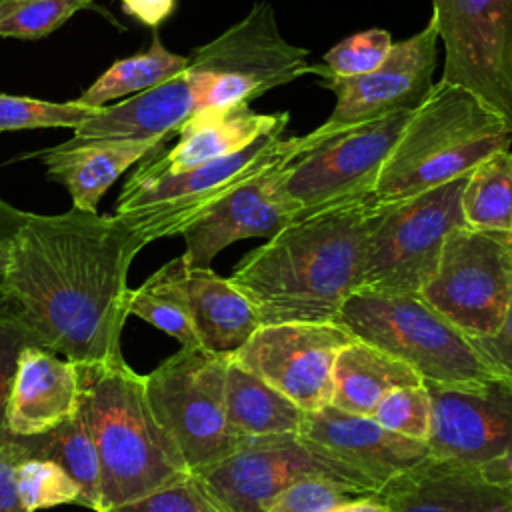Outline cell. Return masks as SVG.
<instances>
[{"mask_svg":"<svg viewBox=\"0 0 512 512\" xmlns=\"http://www.w3.org/2000/svg\"><path fill=\"white\" fill-rule=\"evenodd\" d=\"M140 250L114 214L26 212L0 290L40 346L80 366L118 362L128 270Z\"/></svg>","mask_w":512,"mask_h":512,"instance_id":"cell-1","label":"cell"},{"mask_svg":"<svg viewBox=\"0 0 512 512\" xmlns=\"http://www.w3.org/2000/svg\"><path fill=\"white\" fill-rule=\"evenodd\" d=\"M376 198H358L296 216L234 268L230 282L252 302L260 324L336 322L358 292Z\"/></svg>","mask_w":512,"mask_h":512,"instance_id":"cell-2","label":"cell"},{"mask_svg":"<svg viewBox=\"0 0 512 512\" xmlns=\"http://www.w3.org/2000/svg\"><path fill=\"white\" fill-rule=\"evenodd\" d=\"M80 406L102 466L100 510L142 498L192 472L154 416L144 374L126 360L80 366Z\"/></svg>","mask_w":512,"mask_h":512,"instance_id":"cell-3","label":"cell"},{"mask_svg":"<svg viewBox=\"0 0 512 512\" xmlns=\"http://www.w3.org/2000/svg\"><path fill=\"white\" fill-rule=\"evenodd\" d=\"M504 122L466 90L434 82L390 150L372 196L392 202L470 174L488 156L510 150Z\"/></svg>","mask_w":512,"mask_h":512,"instance_id":"cell-4","label":"cell"},{"mask_svg":"<svg viewBox=\"0 0 512 512\" xmlns=\"http://www.w3.org/2000/svg\"><path fill=\"white\" fill-rule=\"evenodd\" d=\"M304 146L302 136L266 134L248 148L182 172H162L144 160L126 180L114 216L148 246L154 240L182 236L204 212L242 182L284 166Z\"/></svg>","mask_w":512,"mask_h":512,"instance_id":"cell-5","label":"cell"},{"mask_svg":"<svg viewBox=\"0 0 512 512\" xmlns=\"http://www.w3.org/2000/svg\"><path fill=\"white\" fill-rule=\"evenodd\" d=\"M336 324L408 364L422 382L460 388L496 378L470 338L420 296L356 292L342 304Z\"/></svg>","mask_w":512,"mask_h":512,"instance_id":"cell-6","label":"cell"},{"mask_svg":"<svg viewBox=\"0 0 512 512\" xmlns=\"http://www.w3.org/2000/svg\"><path fill=\"white\" fill-rule=\"evenodd\" d=\"M466 176L408 198L380 202L368 224L358 292L418 296L432 276L444 240L460 226Z\"/></svg>","mask_w":512,"mask_h":512,"instance_id":"cell-7","label":"cell"},{"mask_svg":"<svg viewBox=\"0 0 512 512\" xmlns=\"http://www.w3.org/2000/svg\"><path fill=\"white\" fill-rule=\"evenodd\" d=\"M308 56L306 48L280 34L272 6L266 0L256 2L242 20L188 56L194 112L250 104L310 74Z\"/></svg>","mask_w":512,"mask_h":512,"instance_id":"cell-8","label":"cell"},{"mask_svg":"<svg viewBox=\"0 0 512 512\" xmlns=\"http://www.w3.org/2000/svg\"><path fill=\"white\" fill-rule=\"evenodd\" d=\"M228 358L202 346H180L144 374L150 408L192 474L222 462L250 440L236 436L228 424Z\"/></svg>","mask_w":512,"mask_h":512,"instance_id":"cell-9","label":"cell"},{"mask_svg":"<svg viewBox=\"0 0 512 512\" xmlns=\"http://www.w3.org/2000/svg\"><path fill=\"white\" fill-rule=\"evenodd\" d=\"M412 112L348 126L336 132L302 136V150L276 170V184L296 214L368 198L380 170Z\"/></svg>","mask_w":512,"mask_h":512,"instance_id":"cell-10","label":"cell"},{"mask_svg":"<svg viewBox=\"0 0 512 512\" xmlns=\"http://www.w3.org/2000/svg\"><path fill=\"white\" fill-rule=\"evenodd\" d=\"M418 296L464 336H492L512 304V232L452 230Z\"/></svg>","mask_w":512,"mask_h":512,"instance_id":"cell-11","label":"cell"},{"mask_svg":"<svg viewBox=\"0 0 512 512\" xmlns=\"http://www.w3.org/2000/svg\"><path fill=\"white\" fill-rule=\"evenodd\" d=\"M440 80L472 94L512 134V0H432Z\"/></svg>","mask_w":512,"mask_h":512,"instance_id":"cell-12","label":"cell"},{"mask_svg":"<svg viewBox=\"0 0 512 512\" xmlns=\"http://www.w3.org/2000/svg\"><path fill=\"white\" fill-rule=\"evenodd\" d=\"M422 384L432 400L430 456L512 488V386L502 378L460 388Z\"/></svg>","mask_w":512,"mask_h":512,"instance_id":"cell-13","label":"cell"},{"mask_svg":"<svg viewBox=\"0 0 512 512\" xmlns=\"http://www.w3.org/2000/svg\"><path fill=\"white\" fill-rule=\"evenodd\" d=\"M194 476L226 512H266L284 488L316 476L376 492L360 474L296 432L250 438L238 452Z\"/></svg>","mask_w":512,"mask_h":512,"instance_id":"cell-14","label":"cell"},{"mask_svg":"<svg viewBox=\"0 0 512 512\" xmlns=\"http://www.w3.org/2000/svg\"><path fill=\"white\" fill-rule=\"evenodd\" d=\"M352 340L336 322L268 324L230 358L300 410L314 412L330 404L336 356Z\"/></svg>","mask_w":512,"mask_h":512,"instance_id":"cell-15","label":"cell"},{"mask_svg":"<svg viewBox=\"0 0 512 512\" xmlns=\"http://www.w3.org/2000/svg\"><path fill=\"white\" fill-rule=\"evenodd\" d=\"M438 62V34L432 20L410 38L392 44L380 66L360 76H334L322 64H312L310 74L334 92L336 104L328 118L314 128L318 134L358 126L386 114L416 110L434 86Z\"/></svg>","mask_w":512,"mask_h":512,"instance_id":"cell-16","label":"cell"},{"mask_svg":"<svg viewBox=\"0 0 512 512\" xmlns=\"http://www.w3.org/2000/svg\"><path fill=\"white\" fill-rule=\"evenodd\" d=\"M296 434L360 474L376 492L430 458L426 440L400 436L374 418L350 414L332 404L306 412Z\"/></svg>","mask_w":512,"mask_h":512,"instance_id":"cell-17","label":"cell"},{"mask_svg":"<svg viewBox=\"0 0 512 512\" xmlns=\"http://www.w3.org/2000/svg\"><path fill=\"white\" fill-rule=\"evenodd\" d=\"M276 170L242 182L182 232L188 268H210L216 254L232 242L268 240L298 216L276 184Z\"/></svg>","mask_w":512,"mask_h":512,"instance_id":"cell-18","label":"cell"},{"mask_svg":"<svg viewBox=\"0 0 512 512\" xmlns=\"http://www.w3.org/2000/svg\"><path fill=\"white\" fill-rule=\"evenodd\" d=\"M80 410L78 364L40 346L22 350L6 406V432L12 438L42 436Z\"/></svg>","mask_w":512,"mask_h":512,"instance_id":"cell-19","label":"cell"},{"mask_svg":"<svg viewBox=\"0 0 512 512\" xmlns=\"http://www.w3.org/2000/svg\"><path fill=\"white\" fill-rule=\"evenodd\" d=\"M388 512H508L512 488L496 486L456 464L428 458L386 484Z\"/></svg>","mask_w":512,"mask_h":512,"instance_id":"cell-20","label":"cell"},{"mask_svg":"<svg viewBox=\"0 0 512 512\" xmlns=\"http://www.w3.org/2000/svg\"><path fill=\"white\" fill-rule=\"evenodd\" d=\"M288 118V112H254L250 104L200 110L178 128V142L170 150H162L144 162L162 172L190 170L236 154L266 134L282 132Z\"/></svg>","mask_w":512,"mask_h":512,"instance_id":"cell-21","label":"cell"},{"mask_svg":"<svg viewBox=\"0 0 512 512\" xmlns=\"http://www.w3.org/2000/svg\"><path fill=\"white\" fill-rule=\"evenodd\" d=\"M164 146L162 140H68L24 158L40 156L48 178L68 190L74 208L98 212L108 188L130 166L166 150Z\"/></svg>","mask_w":512,"mask_h":512,"instance_id":"cell-22","label":"cell"},{"mask_svg":"<svg viewBox=\"0 0 512 512\" xmlns=\"http://www.w3.org/2000/svg\"><path fill=\"white\" fill-rule=\"evenodd\" d=\"M196 100L188 72L132 98L100 106L74 128L72 142L86 140H162L168 142L194 114Z\"/></svg>","mask_w":512,"mask_h":512,"instance_id":"cell-23","label":"cell"},{"mask_svg":"<svg viewBox=\"0 0 512 512\" xmlns=\"http://www.w3.org/2000/svg\"><path fill=\"white\" fill-rule=\"evenodd\" d=\"M188 308L198 344L232 356L262 326L252 302L212 268H188Z\"/></svg>","mask_w":512,"mask_h":512,"instance_id":"cell-24","label":"cell"},{"mask_svg":"<svg viewBox=\"0 0 512 512\" xmlns=\"http://www.w3.org/2000/svg\"><path fill=\"white\" fill-rule=\"evenodd\" d=\"M412 384H422V378L408 364L354 338L336 356L330 404L372 418L386 394Z\"/></svg>","mask_w":512,"mask_h":512,"instance_id":"cell-25","label":"cell"},{"mask_svg":"<svg viewBox=\"0 0 512 512\" xmlns=\"http://www.w3.org/2000/svg\"><path fill=\"white\" fill-rule=\"evenodd\" d=\"M224 398L228 424L240 438L298 432L306 414L284 394L236 364L232 358H228L226 366Z\"/></svg>","mask_w":512,"mask_h":512,"instance_id":"cell-26","label":"cell"},{"mask_svg":"<svg viewBox=\"0 0 512 512\" xmlns=\"http://www.w3.org/2000/svg\"><path fill=\"white\" fill-rule=\"evenodd\" d=\"M14 440H18L26 456L52 460L62 466L80 488V504L94 512L100 510L102 466L82 406L58 428L42 436Z\"/></svg>","mask_w":512,"mask_h":512,"instance_id":"cell-27","label":"cell"},{"mask_svg":"<svg viewBox=\"0 0 512 512\" xmlns=\"http://www.w3.org/2000/svg\"><path fill=\"white\" fill-rule=\"evenodd\" d=\"M186 278L188 266L182 256L166 262L138 288L128 292V316L142 318L176 338L180 346H200L192 328Z\"/></svg>","mask_w":512,"mask_h":512,"instance_id":"cell-28","label":"cell"},{"mask_svg":"<svg viewBox=\"0 0 512 512\" xmlns=\"http://www.w3.org/2000/svg\"><path fill=\"white\" fill-rule=\"evenodd\" d=\"M188 56L170 52L158 34H154L152 44L146 52L116 60L106 68L78 98L76 102L90 108L106 106V102L150 90L166 80L182 74L188 68Z\"/></svg>","mask_w":512,"mask_h":512,"instance_id":"cell-29","label":"cell"},{"mask_svg":"<svg viewBox=\"0 0 512 512\" xmlns=\"http://www.w3.org/2000/svg\"><path fill=\"white\" fill-rule=\"evenodd\" d=\"M466 226L512 232V152L500 150L482 160L462 192Z\"/></svg>","mask_w":512,"mask_h":512,"instance_id":"cell-30","label":"cell"},{"mask_svg":"<svg viewBox=\"0 0 512 512\" xmlns=\"http://www.w3.org/2000/svg\"><path fill=\"white\" fill-rule=\"evenodd\" d=\"M80 10H100L94 0H2L0 36L38 40L58 30Z\"/></svg>","mask_w":512,"mask_h":512,"instance_id":"cell-31","label":"cell"},{"mask_svg":"<svg viewBox=\"0 0 512 512\" xmlns=\"http://www.w3.org/2000/svg\"><path fill=\"white\" fill-rule=\"evenodd\" d=\"M98 108L82 106L76 100L48 102L28 96L0 92V132L32 128H76Z\"/></svg>","mask_w":512,"mask_h":512,"instance_id":"cell-32","label":"cell"},{"mask_svg":"<svg viewBox=\"0 0 512 512\" xmlns=\"http://www.w3.org/2000/svg\"><path fill=\"white\" fill-rule=\"evenodd\" d=\"M18 492L26 512L58 504H80V488L70 474L52 460L26 456L18 466Z\"/></svg>","mask_w":512,"mask_h":512,"instance_id":"cell-33","label":"cell"},{"mask_svg":"<svg viewBox=\"0 0 512 512\" xmlns=\"http://www.w3.org/2000/svg\"><path fill=\"white\" fill-rule=\"evenodd\" d=\"M376 492L356 488L332 478H302L284 488L266 512H336L338 508L374 496Z\"/></svg>","mask_w":512,"mask_h":512,"instance_id":"cell-34","label":"cell"},{"mask_svg":"<svg viewBox=\"0 0 512 512\" xmlns=\"http://www.w3.org/2000/svg\"><path fill=\"white\" fill-rule=\"evenodd\" d=\"M382 428L412 440H426L432 422V400L424 384L392 390L382 398L372 416Z\"/></svg>","mask_w":512,"mask_h":512,"instance_id":"cell-35","label":"cell"},{"mask_svg":"<svg viewBox=\"0 0 512 512\" xmlns=\"http://www.w3.org/2000/svg\"><path fill=\"white\" fill-rule=\"evenodd\" d=\"M392 36L382 28H370L346 36L324 54V68L342 78L360 76L384 62L392 50Z\"/></svg>","mask_w":512,"mask_h":512,"instance_id":"cell-36","label":"cell"},{"mask_svg":"<svg viewBox=\"0 0 512 512\" xmlns=\"http://www.w3.org/2000/svg\"><path fill=\"white\" fill-rule=\"evenodd\" d=\"M38 344L14 304L0 290V446L10 440L6 432V406L16 376L20 354L26 346Z\"/></svg>","mask_w":512,"mask_h":512,"instance_id":"cell-37","label":"cell"},{"mask_svg":"<svg viewBox=\"0 0 512 512\" xmlns=\"http://www.w3.org/2000/svg\"><path fill=\"white\" fill-rule=\"evenodd\" d=\"M106 512H226L206 486L194 476H186L142 498L114 506Z\"/></svg>","mask_w":512,"mask_h":512,"instance_id":"cell-38","label":"cell"},{"mask_svg":"<svg viewBox=\"0 0 512 512\" xmlns=\"http://www.w3.org/2000/svg\"><path fill=\"white\" fill-rule=\"evenodd\" d=\"M470 342L492 374L512 386V304L492 336L470 338Z\"/></svg>","mask_w":512,"mask_h":512,"instance_id":"cell-39","label":"cell"},{"mask_svg":"<svg viewBox=\"0 0 512 512\" xmlns=\"http://www.w3.org/2000/svg\"><path fill=\"white\" fill-rule=\"evenodd\" d=\"M26 458L18 440L0 446V512H26L18 492V466Z\"/></svg>","mask_w":512,"mask_h":512,"instance_id":"cell-40","label":"cell"},{"mask_svg":"<svg viewBox=\"0 0 512 512\" xmlns=\"http://www.w3.org/2000/svg\"><path fill=\"white\" fill-rule=\"evenodd\" d=\"M24 218H26V212L14 208L12 204H8L6 200L0 198V286L6 278L12 244H14V238L18 234Z\"/></svg>","mask_w":512,"mask_h":512,"instance_id":"cell-41","label":"cell"},{"mask_svg":"<svg viewBox=\"0 0 512 512\" xmlns=\"http://www.w3.org/2000/svg\"><path fill=\"white\" fill-rule=\"evenodd\" d=\"M122 10L144 26L158 28L176 8V0H120Z\"/></svg>","mask_w":512,"mask_h":512,"instance_id":"cell-42","label":"cell"},{"mask_svg":"<svg viewBox=\"0 0 512 512\" xmlns=\"http://www.w3.org/2000/svg\"><path fill=\"white\" fill-rule=\"evenodd\" d=\"M336 512H388V508L382 502V498L378 494H374V496H366L362 500H356L352 504H346V506L338 508Z\"/></svg>","mask_w":512,"mask_h":512,"instance_id":"cell-43","label":"cell"},{"mask_svg":"<svg viewBox=\"0 0 512 512\" xmlns=\"http://www.w3.org/2000/svg\"><path fill=\"white\" fill-rule=\"evenodd\" d=\"M508 512H512V510H508Z\"/></svg>","mask_w":512,"mask_h":512,"instance_id":"cell-44","label":"cell"},{"mask_svg":"<svg viewBox=\"0 0 512 512\" xmlns=\"http://www.w3.org/2000/svg\"><path fill=\"white\" fill-rule=\"evenodd\" d=\"M0 2H2V0H0Z\"/></svg>","mask_w":512,"mask_h":512,"instance_id":"cell-45","label":"cell"}]
</instances>
